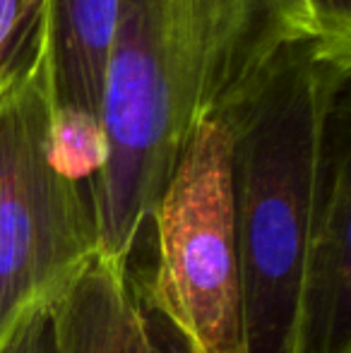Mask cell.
<instances>
[{
  "mask_svg": "<svg viewBox=\"0 0 351 353\" xmlns=\"http://www.w3.org/2000/svg\"><path fill=\"white\" fill-rule=\"evenodd\" d=\"M318 37L305 0H121L92 188L99 260L130 267L178 157L289 46Z\"/></svg>",
  "mask_w": 351,
  "mask_h": 353,
  "instance_id": "1",
  "label": "cell"
},
{
  "mask_svg": "<svg viewBox=\"0 0 351 353\" xmlns=\"http://www.w3.org/2000/svg\"><path fill=\"white\" fill-rule=\"evenodd\" d=\"M349 72L351 46L305 39L217 113L229 137L245 353H301L305 262Z\"/></svg>",
  "mask_w": 351,
  "mask_h": 353,
  "instance_id": "2",
  "label": "cell"
},
{
  "mask_svg": "<svg viewBox=\"0 0 351 353\" xmlns=\"http://www.w3.org/2000/svg\"><path fill=\"white\" fill-rule=\"evenodd\" d=\"M51 113L43 22L34 51L0 87V351L99 255L92 188L53 163Z\"/></svg>",
  "mask_w": 351,
  "mask_h": 353,
  "instance_id": "3",
  "label": "cell"
},
{
  "mask_svg": "<svg viewBox=\"0 0 351 353\" xmlns=\"http://www.w3.org/2000/svg\"><path fill=\"white\" fill-rule=\"evenodd\" d=\"M150 223L157 262L140 283L154 312L192 353H245L229 137L219 116L185 144Z\"/></svg>",
  "mask_w": 351,
  "mask_h": 353,
  "instance_id": "4",
  "label": "cell"
},
{
  "mask_svg": "<svg viewBox=\"0 0 351 353\" xmlns=\"http://www.w3.org/2000/svg\"><path fill=\"white\" fill-rule=\"evenodd\" d=\"M48 315L56 353H192L154 312L130 267L99 257Z\"/></svg>",
  "mask_w": 351,
  "mask_h": 353,
  "instance_id": "5",
  "label": "cell"
},
{
  "mask_svg": "<svg viewBox=\"0 0 351 353\" xmlns=\"http://www.w3.org/2000/svg\"><path fill=\"white\" fill-rule=\"evenodd\" d=\"M339 128L303 279L301 353H351V152Z\"/></svg>",
  "mask_w": 351,
  "mask_h": 353,
  "instance_id": "6",
  "label": "cell"
},
{
  "mask_svg": "<svg viewBox=\"0 0 351 353\" xmlns=\"http://www.w3.org/2000/svg\"><path fill=\"white\" fill-rule=\"evenodd\" d=\"M118 12L121 0H48L53 108L101 121Z\"/></svg>",
  "mask_w": 351,
  "mask_h": 353,
  "instance_id": "7",
  "label": "cell"
},
{
  "mask_svg": "<svg viewBox=\"0 0 351 353\" xmlns=\"http://www.w3.org/2000/svg\"><path fill=\"white\" fill-rule=\"evenodd\" d=\"M106 135L97 118L82 113H51V159L56 168L72 183L94 188L106 163Z\"/></svg>",
  "mask_w": 351,
  "mask_h": 353,
  "instance_id": "8",
  "label": "cell"
},
{
  "mask_svg": "<svg viewBox=\"0 0 351 353\" xmlns=\"http://www.w3.org/2000/svg\"><path fill=\"white\" fill-rule=\"evenodd\" d=\"M46 10L48 0H0V87L34 51Z\"/></svg>",
  "mask_w": 351,
  "mask_h": 353,
  "instance_id": "9",
  "label": "cell"
},
{
  "mask_svg": "<svg viewBox=\"0 0 351 353\" xmlns=\"http://www.w3.org/2000/svg\"><path fill=\"white\" fill-rule=\"evenodd\" d=\"M318 37L351 46V0H305Z\"/></svg>",
  "mask_w": 351,
  "mask_h": 353,
  "instance_id": "10",
  "label": "cell"
},
{
  "mask_svg": "<svg viewBox=\"0 0 351 353\" xmlns=\"http://www.w3.org/2000/svg\"><path fill=\"white\" fill-rule=\"evenodd\" d=\"M0 353H56L53 349V330L48 310L37 312L12 334Z\"/></svg>",
  "mask_w": 351,
  "mask_h": 353,
  "instance_id": "11",
  "label": "cell"
}]
</instances>
